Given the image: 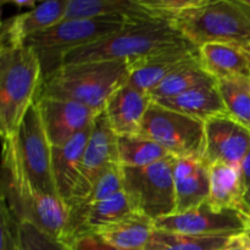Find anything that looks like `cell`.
<instances>
[{
  "label": "cell",
  "mask_w": 250,
  "mask_h": 250,
  "mask_svg": "<svg viewBox=\"0 0 250 250\" xmlns=\"http://www.w3.org/2000/svg\"><path fill=\"white\" fill-rule=\"evenodd\" d=\"M173 182L176 214L186 212L209 202L210 166L204 160L175 158Z\"/></svg>",
  "instance_id": "18"
},
{
  "label": "cell",
  "mask_w": 250,
  "mask_h": 250,
  "mask_svg": "<svg viewBox=\"0 0 250 250\" xmlns=\"http://www.w3.org/2000/svg\"><path fill=\"white\" fill-rule=\"evenodd\" d=\"M229 238H193L156 229L148 250H220Z\"/></svg>",
  "instance_id": "28"
},
{
  "label": "cell",
  "mask_w": 250,
  "mask_h": 250,
  "mask_svg": "<svg viewBox=\"0 0 250 250\" xmlns=\"http://www.w3.org/2000/svg\"><path fill=\"white\" fill-rule=\"evenodd\" d=\"M139 2L155 19L175 23L181 15L200 6L205 0H139Z\"/></svg>",
  "instance_id": "29"
},
{
  "label": "cell",
  "mask_w": 250,
  "mask_h": 250,
  "mask_svg": "<svg viewBox=\"0 0 250 250\" xmlns=\"http://www.w3.org/2000/svg\"><path fill=\"white\" fill-rule=\"evenodd\" d=\"M175 156L146 167H122L124 193L132 208L154 222L176 214Z\"/></svg>",
  "instance_id": "8"
},
{
  "label": "cell",
  "mask_w": 250,
  "mask_h": 250,
  "mask_svg": "<svg viewBox=\"0 0 250 250\" xmlns=\"http://www.w3.org/2000/svg\"><path fill=\"white\" fill-rule=\"evenodd\" d=\"M129 75L131 62L127 60L65 65L44 78L39 98L71 100L102 112L112 93L128 82Z\"/></svg>",
  "instance_id": "2"
},
{
  "label": "cell",
  "mask_w": 250,
  "mask_h": 250,
  "mask_svg": "<svg viewBox=\"0 0 250 250\" xmlns=\"http://www.w3.org/2000/svg\"><path fill=\"white\" fill-rule=\"evenodd\" d=\"M70 0H46L31 11L15 15L1 21L0 53L24 45L27 38L46 31L65 20Z\"/></svg>",
  "instance_id": "15"
},
{
  "label": "cell",
  "mask_w": 250,
  "mask_h": 250,
  "mask_svg": "<svg viewBox=\"0 0 250 250\" xmlns=\"http://www.w3.org/2000/svg\"><path fill=\"white\" fill-rule=\"evenodd\" d=\"M129 22L122 17L92 20H63L46 31L29 37L24 45L36 51L43 71V80L62 67L71 51L99 42L124 28Z\"/></svg>",
  "instance_id": "6"
},
{
  "label": "cell",
  "mask_w": 250,
  "mask_h": 250,
  "mask_svg": "<svg viewBox=\"0 0 250 250\" xmlns=\"http://www.w3.org/2000/svg\"><path fill=\"white\" fill-rule=\"evenodd\" d=\"M250 150V129L229 115L205 122V154L208 165L216 163L239 167Z\"/></svg>",
  "instance_id": "14"
},
{
  "label": "cell",
  "mask_w": 250,
  "mask_h": 250,
  "mask_svg": "<svg viewBox=\"0 0 250 250\" xmlns=\"http://www.w3.org/2000/svg\"><path fill=\"white\" fill-rule=\"evenodd\" d=\"M42 121L53 148H60L89 128L99 112L71 100L38 98Z\"/></svg>",
  "instance_id": "13"
},
{
  "label": "cell",
  "mask_w": 250,
  "mask_h": 250,
  "mask_svg": "<svg viewBox=\"0 0 250 250\" xmlns=\"http://www.w3.org/2000/svg\"><path fill=\"white\" fill-rule=\"evenodd\" d=\"M43 71L36 51L23 45L0 53V132L2 139L16 133L32 105L38 100Z\"/></svg>",
  "instance_id": "4"
},
{
  "label": "cell",
  "mask_w": 250,
  "mask_h": 250,
  "mask_svg": "<svg viewBox=\"0 0 250 250\" xmlns=\"http://www.w3.org/2000/svg\"><path fill=\"white\" fill-rule=\"evenodd\" d=\"M187 42L173 22L154 17L134 20L127 22L124 28L116 33L71 51L63 59L62 66L106 60L134 62L154 53Z\"/></svg>",
  "instance_id": "1"
},
{
  "label": "cell",
  "mask_w": 250,
  "mask_h": 250,
  "mask_svg": "<svg viewBox=\"0 0 250 250\" xmlns=\"http://www.w3.org/2000/svg\"><path fill=\"white\" fill-rule=\"evenodd\" d=\"M7 2L11 5H14L16 9L27 10V11H31V10H33L34 7L38 5L36 1H34V0H10V1H7Z\"/></svg>",
  "instance_id": "35"
},
{
  "label": "cell",
  "mask_w": 250,
  "mask_h": 250,
  "mask_svg": "<svg viewBox=\"0 0 250 250\" xmlns=\"http://www.w3.org/2000/svg\"><path fill=\"white\" fill-rule=\"evenodd\" d=\"M239 168H241V173H242V178H243L244 186H246V188L250 187V150L249 153L247 154L246 158H244V160L242 161Z\"/></svg>",
  "instance_id": "34"
},
{
  "label": "cell",
  "mask_w": 250,
  "mask_h": 250,
  "mask_svg": "<svg viewBox=\"0 0 250 250\" xmlns=\"http://www.w3.org/2000/svg\"><path fill=\"white\" fill-rule=\"evenodd\" d=\"M243 202L244 205H246V209L248 210V212L250 214V187L246 188V192H244L243 195Z\"/></svg>",
  "instance_id": "36"
},
{
  "label": "cell",
  "mask_w": 250,
  "mask_h": 250,
  "mask_svg": "<svg viewBox=\"0 0 250 250\" xmlns=\"http://www.w3.org/2000/svg\"><path fill=\"white\" fill-rule=\"evenodd\" d=\"M220 250H250V241L246 233L231 237L226 246Z\"/></svg>",
  "instance_id": "33"
},
{
  "label": "cell",
  "mask_w": 250,
  "mask_h": 250,
  "mask_svg": "<svg viewBox=\"0 0 250 250\" xmlns=\"http://www.w3.org/2000/svg\"><path fill=\"white\" fill-rule=\"evenodd\" d=\"M117 151L122 167H146L170 156L160 144L143 134L119 136Z\"/></svg>",
  "instance_id": "25"
},
{
  "label": "cell",
  "mask_w": 250,
  "mask_h": 250,
  "mask_svg": "<svg viewBox=\"0 0 250 250\" xmlns=\"http://www.w3.org/2000/svg\"><path fill=\"white\" fill-rule=\"evenodd\" d=\"M0 250H22L21 224L4 202L0 203Z\"/></svg>",
  "instance_id": "31"
},
{
  "label": "cell",
  "mask_w": 250,
  "mask_h": 250,
  "mask_svg": "<svg viewBox=\"0 0 250 250\" xmlns=\"http://www.w3.org/2000/svg\"><path fill=\"white\" fill-rule=\"evenodd\" d=\"M248 50H249V51H250V48H249V49H248Z\"/></svg>",
  "instance_id": "39"
},
{
  "label": "cell",
  "mask_w": 250,
  "mask_h": 250,
  "mask_svg": "<svg viewBox=\"0 0 250 250\" xmlns=\"http://www.w3.org/2000/svg\"><path fill=\"white\" fill-rule=\"evenodd\" d=\"M104 17H122L128 21H134L153 16L142 6L139 0H70L65 20Z\"/></svg>",
  "instance_id": "24"
},
{
  "label": "cell",
  "mask_w": 250,
  "mask_h": 250,
  "mask_svg": "<svg viewBox=\"0 0 250 250\" xmlns=\"http://www.w3.org/2000/svg\"><path fill=\"white\" fill-rule=\"evenodd\" d=\"M22 250H71L67 244L39 231L29 224H21Z\"/></svg>",
  "instance_id": "30"
},
{
  "label": "cell",
  "mask_w": 250,
  "mask_h": 250,
  "mask_svg": "<svg viewBox=\"0 0 250 250\" xmlns=\"http://www.w3.org/2000/svg\"><path fill=\"white\" fill-rule=\"evenodd\" d=\"M239 4L243 6V9L250 15V0H238Z\"/></svg>",
  "instance_id": "37"
},
{
  "label": "cell",
  "mask_w": 250,
  "mask_h": 250,
  "mask_svg": "<svg viewBox=\"0 0 250 250\" xmlns=\"http://www.w3.org/2000/svg\"><path fill=\"white\" fill-rule=\"evenodd\" d=\"M92 126L60 148H53V177L56 192L66 208L70 207L81 175V161Z\"/></svg>",
  "instance_id": "19"
},
{
  "label": "cell",
  "mask_w": 250,
  "mask_h": 250,
  "mask_svg": "<svg viewBox=\"0 0 250 250\" xmlns=\"http://www.w3.org/2000/svg\"><path fill=\"white\" fill-rule=\"evenodd\" d=\"M188 42L202 48L207 44H229L250 48V15L238 0H205L175 21Z\"/></svg>",
  "instance_id": "5"
},
{
  "label": "cell",
  "mask_w": 250,
  "mask_h": 250,
  "mask_svg": "<svg viewBox=\"0 0 250 250\" xmlns=\"http://www.w3.org/2000/svg\"><path fill=\"white\" fill-rule=\"evenodd\" d=\"M249 226L250 214L238 209H215L209 202L155 221L158 229L193 238H231L246 233Z\"/></svg>",
  "instance_id": "10"
},
{
  "label": "cell",
  "mask_w": 250,
  "mask_h": 250,
  "mask_svg": "<svg viewBox=\"0 0 250 250\" xmlns=\"http://www.w3.org/2000/svg\"><path fill=\"white\" fill-rule=\"evenodd\" d=\"M200 63L214 80L250 77V51L229 44H207L199 48Z\"/></svg>",
  "instance_id": "21"
},
{
  "label": "cell",
  "mask_w": 250,
  "mask_h": 250,
  "mask_svg": "<svg viewBox=\"0 0 250 250\" xmlns=\"http://www.w3.org/2000/svg\"><path fill=\"white\" fill-rule=\"evenodd\" d=\"M68 247L71 250H119L107 244L104 239H102L97 234L81 237V238L73 241Z\"/></svg>",
  "instance_id": "32"
},
{
  "label": "cell",
  "mask_w": 250,
  "mask_h": 250,
  "mask_svg": "<svg viewBox=\"0 0 250 250\" xmlns=\"http://www.w3.org/2000/svg\"><path fill=\"white\" fill-rule=\"evenodd\" d=\"M155 231L153 220L134 211L95 234L119 250H148Z\"/></svg>",
  "instance_id": "22"
},
{
  "label": "cell",
  "mask_w": 250,
  "mask_h": 250,
  "mask_svg": "<svg viewBox=\"0 0 250 250\" xmlns=\"http://www.w3.org/2000/svg\"><path fill=\"white\" fill-rule=\"evenodd\" d=\"M216 81L203 68L200 61L198 62L189 63L183 67L178 68L175 72L171 73L170 76L165 78L160 84L156 85L149 95L151 99L161 100L168 99V98L177 97L197 85L203 84V83L212 82Z\"/></svg>",
  "instance_id": "26"
},
{
  "label": "cell",
  "mask_w": 250,
  "mask_h": 250,
  "mask_svg": "<svg viewBox=\"0 0 250 250\" xmlns=\"http://www.w3.org/2000/svg\"><path fill=\"white\" fill-rule=\"evenodd\" d=\"M117 134L110 126L104 110L97 115L81 161V175L70 207L88 197L100 176L111 166L120 165Z\"/></svg>",
  "instance_id": "11"
},
{
  "label": "cell",
  "mask_w": 250,
  "mask_h": 250,
  "mask_svg": "<svg viewBox=\"0 0 250 250\" xmlns=\"http://www.w3.org/2000/svg\"><path fill=\"white\" fill-rule=\"evenodd\" d=\"M2 146L11 153L34 187L45 194L59 198L53 177V146L44 129L37 102L22 120L16 133L2 139Z\"/></svg>",
  "instance_id": "7"
},
{
  "label": "cell",
  "mask_w": 250,
  "mask_h": 250,
  "mask_svg": "<svg viewBox=\"0 0 250 250\" xmlns=\"http://www.w3.org/2000/svg\"><path fill=\"white\" fill-rule=\"evenodd\" d=\"M132 212L134 210L124 190L93 204L78 203L67 210V221L60 241L70 246L76 239L95 234Z\"/></svg>",
  "instance_id": "12"
},
{
  "label": "cell",
  "mask_w": 250,
  "mask_h": 250,
  "mask_svg": "<svg viewBox=\"0 0 250 250\" xmlns=\"http://www.w3.org/2000/svg\"><path fill=\"white\" fill-rule=\"evenodd\" d=\"M246 236L248 237V239L250 241V226L248 227V229H247V231H246Z\"/></svg>",
  "instance_id": "38"
},
{
  "label": "cell",
  "mask_w": 250,
  "mask_h": 250,
  "mask_svg": "<svg viewBox=\"0 0 250 250\" xmlns=\"http://www.w3.org/2000/svg\"><path fill=\"white\" fill-rule=\"evenodd\" d=\"M198 61H200L199 48L187 42L131 62L128 83L143 92L150 93L176 70Z\"/></svg>",
  "instance_id": "16"
},
{
  "label": "cell",
  "mask_w": 250,
  "mask_h": 250,
  "mask_svg": "<svg viewBox=\"0 0 250 250\" xmlns=\"http://www.w3.org/2000/svg\"><path fill=\"white\" fill-rule=\"evenodd\" d=\"M216 82L229 116L250 129V77Z\"/></svg>",
  "instance_id": "27"
},
{
  "label": "cell",
  "mask_w": 250,
  "mask_h": 250,
  "mask_svg": "<svg viewBox=\"0 0 250 250\" xmlns=\"http://www.w3.org/2000/svg\"><path fill=\"white\" fill-rule=\"evenodd\" d=\"M163 106L188 115L190 117L208 122L214 117L229 115L216 81L203 83L177 97L155 100Z\"/></svg>",
  "instance_id": "20"
},
{
  "label": "cell",
  "mask_w": 250,
  "mask_h": 250,
  "mask_svg": "<svg viewBox=\"0 0 250 250\" xmlns=\"http://www.w3.org/2000/svg\"><path fill=\"white\" fill-rule=\"evenodd\" d=\"M139 134L160 144L171 156L204 160L205 122L154 100L144 116Z\"/></svg>",
  "instance_id": "9"
},
{
  "label": "cell",
  "mask_w": 250,
  "mask_h": 250,
  "mask_svg": "<svg viewBox=\"0 0 250 250\" xmlns=\"http://www.w3.org/2000/svg\"><path fill=\"white\" fill-rule=\"evenodd\" d=\"M1 202L20 224H29L39 231L61 239L67 221V208L62 200L39 190L24 176L6 148L2 146Z\"/></svg>",
  "instance_id": "3"
},
{
  "label": "cell",
  "mask_w": 250,
  "mask_h": 250,
  "mask_svg": "<svg viewBox=\"0 0 250 250\" xmlns=\"http://www.w3.org/2000/svg\"><path fill=\"white\" fill-rule=\"evenodd\" d=\"M151 103L153 99L149 93L127 82L107 99L104 112L117 136L139 134L144 116Z\"/></svg>",
  "instance_id": "17"
},
{
  "label": "cell",
  "mask_w": 250,
  "mask_h": 250,
  "mask_svg": "<svg viewBox=\"0 0 250 250\" xmlns=\"http://www.w3.org/2000/svg\"><path fill=\"white\" fill-rule=\"evenodd\" d=\"M210 166L209 203L215 209H238L249 214L243 202L246 186L241 168L216 163Z\"/></svg>",
  "instance_id": "23"
}]
</instances>
